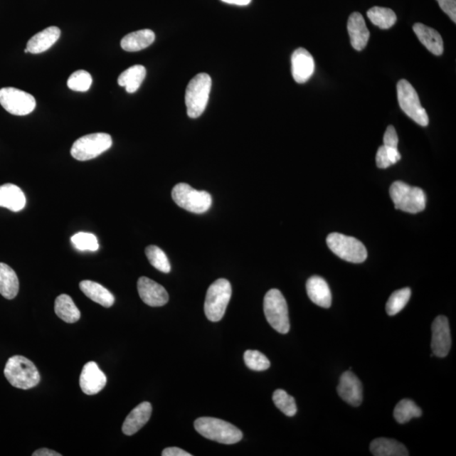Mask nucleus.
Listing matches in <instances>:
<instances>
[{"instance_id": "43", "label": "nucleus", "mask_w": 456, "mask_h": 456, "mask_svg": "<svg viewBox=\"0 0 456 456\" xmlns=\"http://www.w3.org/2000/svg\"><path fill=\"white\" fill-rule=\"evenodd\" d=\"M25 53H29V52H28V51H27V49H26V48L25 49Z\"/></svg>"}, {"instance_id": "35", "label": "nucleus", "mask_w": 456, "mask_h": 456, "mask_svg": "<svg viewBox=\"0 0 456 456\" xmlns=\"http://www.w3.org/2000/svg\"><path fill=\"white\" fill-rule=\"evenodd\" d=\"M243 359L247 367L254 371H265L270 367L269 359L259 351H246Z\"/></svg>"}, {"instance_id": "13", "label": "nucleus", "mask_w": 456, "mask_h": 456, "mask_svg": "<svg viewBox=\"0 0 456 456\" xmlns=\"http://www.w3.org/2000/svg\"><path fill=\"white\" fill-rule=\"evenodd\" d=\"M137 288L139 297L144 304L151 307H161L168 304L169 296L166 289L152 281V279L142 277L138 280Z\"/></svg>"}, {"instance_id": "8", "label": "nucleus", "mask_w": 456, "mask_h": 456, "mask_svg": "<svg viewBox=\"0 0 456 456\" xmlns=\"http://www.w3.org/2000/svg\"><path fill=\"white\" fill-rule=\"evenodd\" d=\"M264 312L268 323L279 333L287 334L290 329L288 308L285 297L277 289H272L264 299Z\"/></svg>"}, {"instance_id": "39", "label": "nucleus", "mask_w": 456, "mask_h": 456, "mask_svg": "<svg viewBox=\"0 0 456 456\" xmlns=\"http://www.w3.org/2000/svg\"><path fill=\"white\" fill-rule=\"evenodd\" d=\"M445 13L450 17L455 23L456 22V0H437Z\"/></svg>"}, {"instance_id": "38", "label": "nucleus", "mask_w": 456, "mask_h": 456, "mask_svg": "<svg viewBox=\"0 0 456 456\" xmlns=\"http://www.w3.org/2000/svg\"><path fill=\"white\" fill-rule=\"evenodd\" d=\"M376 164L378 169H382L389 168L393 165L385 146L378 148L376 154Z\"/></svg>"}, {"instance_id": "32", "label": "nucleus", "mask_w": 456, "mask_h": 456, "mask_svg": "<svg viewBox=\"0 0 456 456\" xmlns=\"http://www.w3.org/2000/svg\"><path fill=\"white\" fill-rule=\"evenodd\" d=\"M146 255L153 267L164 273H169L171 272V265L168 257L159 247L155 245L148 246L146 248Z\"/></svg>"}, {"instance_id": "23", "label": "nucleus", "mask_w": 456, "mask_h": 456, "mask_svg": "<svg viewBox=\"0 0 456 456\" xmlns=\"http://www.w3.org/2000/svg\"><path fill=\"white\" fill-rule=\"evenodd\" d=\"M155 33L150 29H144L126 35L121 40V48L127 52H138L154 43Z\"/></svg>"}, {"instance_id": "4", "label": "nucleus", "mask_w": 456, "mask_h": 456, "mask_svg": "<svg viewBox=\"0 0 456 456\" xmlns=\"http://www.w3.org/2000/svg\"><path fill=\"white\" fill-rule=\"evenodd\" d=\"M390 195L397 210L416 214L425 209L426 196L422 189L396 181L391 186Z\"/></svg>"}, {"instance_id": "29", "label": "nucleus", "mask_w": 456, "mask_h": 456, "mask_svg": "<svg viewBox=\"0 0 456 456\" xmlns=\"http://www.w3.org/2000/svg\"><path fill=\"white\" fill-rule=\"evenodd\" d=\"M367 16L373 25L383 30L390 29L397 21L396 13L389 8L373 7L367 12Z\"/></svg>"}, {"instance_id": "20", "label": "nucleus", "mask_w": 456, "mask_h": 456, "mask_svg": "<svg viewBox=\"0 0 456 456\" xmlns=\"http://www.w3.org/2000/svg\"><path fill=\"white\" fill-rule=\"evenodd\" d=\"M60 29L57 26H51L33 36L26 45V49L33 54L46 52L60 39Z\"/></svg>"}, {"instance_id": "28", "label": "nucleus", "mask_w": 456, "mask_h": 456, "mask_svg": "<svg viewBox=\"0 0 456 456\" xmlns=\"http://www.w3.org/2000/svg\"><path fill=\"white\" fill-rule=\"evenodd\" d=\"M54 310L58 317L66 323L74 324L80 318V310L69 295L58 296L54 304Z\"/></svg>"}, {"instance_id": "19", "label": "nucleus", "mask_w": 456, "mask_h": 456, "mask_svg": "<svg viewBox=\"0 0 456 456\" xmlns=\"http://www.w3.org/2000/svg\"><path fill=\"white\" fill-rule=\"evenodd\" d=\"M306 288L309 299L314 304L324 309H328L332 306V292L326 280L318 277V275H314L308 280Z\"/></svg>"}, {"instance_id": "22", "label": "nucleus", "mask_w": 456, "mask_h": 456, "mask_svg": "<svg viewBox=\"0 0 456 456\" xmlns=\"http://www.w3.org/2000/svg\"><path fill=\"white\" fill-rule=\"evenodd\" d=\"M26 202L23 191L16 185L6 184L0 186V206L18 212L24 209Z\"/></svg>"}, {"instance_id": "33", "label": "nucleus", "mask_w": 456, "mask_h": 456, "mask_svg": "<svg viewBox=\"0 0 456 456\" xmlns=\"http://www.w3.org/2000/svg\"><path fill=\"white\" fill-rule=\"evenodd\" d=\"M273 401L275 406L286 416L293 417L297 413L296 401L285 391H275L273 394Z\"/></svg>"}, {"instance_id": "2", "label": "nucleus", "mask_w": 456, "mask_h": 456, "mask_svg": "<svg viewBox=\"0 0 456 456\" xmlns=\"http://www.w3.org/2000/svg\"><path fill=\"white\" fill-rule=\"evenodd\" d=\"M196 430L210 440L234 445L243 439V433L232 423L215 418H200L195 422Z\"/></svg>"}, {"instance_id": "9", "label": "nucleus", "mask_w": 456, "mask_h": 456, "mask_svg": "<svg viewBox=\"0 0 456 456\" xmlns=\"http://www.w3.org/2000/svg\"><path fill=\"white\" fill-rule=\"evenodd\" d=\"M112 139L110 134L95 133L85 135L75 141L71 147V156L84 161L94 159L110 149Z\"/></svg>"}, {"instance_id": "30", "label": "nucleus", "mask_w": 456, "mask_h": 456, "mask_svg": "<svg viewBox=\"0 0 456 456\" xmlns=\"http://www.w3.org/2000/svg\"><path fill=\"white\" fill-rule=\"evenodd\" d=\"M422 410L412 400L403 399L396 405L394 410V418L397 423L405 424L414 418L422 416Z\"/></svg>"}, {"instance_id": "34", "label": "nucleus", "mask_w": 456, "mask_h": 456, "mask_svg": "<svg viewBox=\"0 0 456 456\" xmlns=\"http://www.w3.org/2000/svg\"><path fill=\"white\" fill-rule=\"evenodd\" d=\"M92 84V75L85 70L74 72L68 80V88L72 91L85 92L91 88Z\"/></svg>"}, {"instance_id": "31", "label": "nucleus", "mask_w": 456, "mask_h": 456, "mask_svg": "<svg viewBox=\"0 0 456 456\" xmlns=\"http://www.w3.org/2000/svg\"><path fill=\"white\" fill-rule=\"evenodd\" d=\"M412 295L409 287L400 289L392 293L386 304V312L390 316H394L403 310Z\"/></svg>"}, {"instance_id": "14", "label": "nucleus", "mask_w": 456, "mask_h": 456, "mask_svg": "<svg viewBox=\"0 0 456 456\" xmlns=\"http://www.w3.org/2000/svg\"><path fill=\"white\" fill-rule=\"evenodd\" d=\"M106 383L105 373L96 363L89 362L84 365L80 376V386L85 394L96 395L105 387Z\"/></svg>"}, {"instance_id": "12", "label": "nucleus", "mask_w": 456, "mask_h": 456, "mask_svg": "<svg viewBox=\"0 0 456 456\" xmlns=\"http://www.w3.org/2000/svg\"><path fill=\"white\" fill-rule=\"evenodd\" d=\"M451 335L448 319L440 315L432 324L431 349L433 355L445 358L449 354L451 347Z\"/></svg>"}, {"instance_id": "7", "label": "nucleus", "mask_w": 456, "mask_h": 456, "mask_svg": "<svg viewBox=\"0 0 456 456\" xmlns=\"http://www.w3.org/2000/svg\"><path fill=\"white\" fill-rule=\"evenodd\" d=\"M171 197L179 207L196 214L205 213L212 204V198L208 192L198 191L184 183L175 185Z\"/></svg>"}, {"instance_id": "11", "label": "nucleus", "mask_w": 456, "mask_h": 456, "mask_svg": "<svg viewBox=\"0 0 456 456\" xmlns=\"http://www.w3.org/2000/svg\"><path fill=\"white\" fill-rule=\"evenodd\" d=\"M0 105L11 115H28L37 106L36 99L29 93L14 88L0 89Z\"/></svg>"}, {"instance_id": "36", "label": "nucleus", "mask_w": 456, "mask_h": 456, "mask_svg": "<svg viewBox=\"0 0 456 456\" xmlns=\"http://www.w3.org/2000/svg\"><path fill=\"white\" fill-rule=\"evenodd\" d=\"M72 245L80 251H97L99 243L96 236L92 233H78L71 238Z\"/></svg>"}, {"instance_id": "17", "label": "nucleus", "mask_w": 456, "mask_h": 456, "mask_svg": "<svg viewBox=\"0 0 456 456\" xmlns=\"http://www.w3.org/2000/svg\"><path fill=\"white\" fill-rule=\"evenodd\" d=\"M152 413V406L150 403L144 401V403L139 404L137 408L131 410L124 420L123 427H122L124 435L131 436L141 430L150 420Z\"/></svg>"}, {"instance_id": "5", "label": "nucleus", "mask_w": 456, "mask_h": 456, "mask_svg": "<svg viewBox=\"0 0 456 456\" xmlns=\"http://www.w3.org/2000/svg\"><path fill=\"white\" fill-rule=\"evenodd\" d=\"M232 297L231 284L226 279H218L207 290L205 313L211 322H218L223 318Z\"/></svg>"}, {"instance_id": "18", "label": "nucleus", "mask_w": 456, "mask_h": 456, "mask_svg": "<svg viewBox=\"0 0 456 456\" xmlns=\"http://www.w3.org/2000/svg\"><path fill=\"white\" fill-rule=\"evenodd\" d=\"M351 46L356 51H362L367 46L370 33L366 26L364 18L359 12L352 13L347 22Z\"/></svg>"}, {"instance_id": "24", "label": "nucleus", "mask_w": 456, "mask_h": 456, "mask_svg": "<svg viewBox=\"0 0 456 456\" xmlns=\"http://www.w3.org/2000/svg\"><path fill=\"white\" fill-rule=\"evenodd\" d=\"M80 289L90 299L105 308H110L115 304L114 295L101 284L92 281H83L80 283Z\"/></svg>"}, {"instance_id": "26", "label": "nucleus", "mask_w": 456, "mask_h": 456, "mask_svg": "<svg viewBox=\"0 0 456 456\" xmlns=\"http://www.w3.org/2000/svg\"><path fill=\"white\" fill-rule=\"evenodd\" d=\"M19 292V280L10 266L0 263V295L6 299H13Z\"/></svg>"}, {"instance_id": "25", "label": "nucleus", "mask_w": 456, "mask_h": 456, "mask_svg": "<svg viewBox=\"0 0 456 456\" xmlns=\"http://www.w3.org/2000/svg\"><path fill=\"white\" fill-rule=\"evenodd\" d=\"M370 451L376 456H408V449L395 440L378 438L370 444Z\"/></svg>"}, {"instance_id": "41", "label": "nucleus", "mask_w": 456, "mask_h": 456, "mask_svg": "<svg viewBox=\"0 0 456 456\" xmlns=\"http://www.w3.org/2000/svg\"><path fill=\"white\" fill-rule=\"evenodd\" d=\"M33 456H61L60 453H57L56 451L49 450L47 448H43L35 451L33 454Z\"/></svg>"}, {"instance_id": "37", "label": "nucleus", "mask_w": 456, "mask_h": 456, "mask_svg": "<svg viewBox=\"0 0 456 456\" xmlns=\"http://www.w3.org/2000/svg\"><path fill=\"white\" fill-rule=\"evenodd\" d=\"M399 139L394 126L390 125L383 135V146L389 148H398Z\"/></svg>"}, {"instance_id": "27", "label": "nucleus", "mask_w": 456, "mask_h": 456, "mask_svg": "<svg viewBox=\"0 0 456 456\" xmlns=\"http://www.w3.org/2000/svg\"><path fill=\"white\" fill-rule=\"evenodd\" d=\"M147 76V70L143 65H137L129 68L120 75L117 83L122 88H124L126 92L134 93L141 88V85Z\"/></svg>"}, {"instance_id": "15", "label": "nucleus", "mask_w": 456, "mask_h": 456, "mask_svg": "<svg viewBox=\"0 0 456 456\" xmlns=\"http://www.w3.org/2000/svg\"><path fill=\"white\" fill-rule=\"evenodd\" d=\"M337 392L341 398L351 405L359 406L362 403V383L354 373L346 371L342 374Z\"/></svg>"}, {"instance_id": "6", "label": "nucleus", "mask_w": 456, "mask_h": 456, "mask_svg": "<svg viewBox=\"0 0 456 456\" xmlns=\"http://www.w3.org/2000/svg\"><path fill=\"white\" fill-rule=\"evenodd\" d=\"M327 245L334 254L351 263H363L367 260L368 252L362 242L346 235L333 233L328 235Z\"/></svg>"}, {"instance_id": "3", "label": "nucleus", "mask_w": 456, "mask_h": 456, "mask_svg": "<svg viewBox=\"0 0 456 456\" xmlns=\"http://www.w3.org/2000/svg\"><path fill=\"white\" fill-rule=\"evenodd\" d=\"M211 84V76L206 73L198 74L189 81L185 93V105L187 115L191 119H197L206 110Z\"/></svg>"}, {"instance_id": "1", "label": "nucleus", "mask_w": 456, "mask_h": 456, "mask_svg": "<svg viewBox=\"0 0 456 456\" xmlns=\"http://www.w3.org/2000/svg\"><path fill=\"white\" fill-rule=\"evenodd\" d=\"M4 373L12 386L21 390H30L37 386L41 379L35 364L22 356H14L9 359Z\"/></svg>"}, {"instance_id": "21", "label": "nucleus", "mask_w": 456, "mask_h": 456, "mask_svg": "<svg viewBox=\"0 0 456 456\" xmlns=\"http://www.w3.org/2000/svg\"><path fill=\"white\" fill-rule=\"evenodd\" d=\"M413 31L420 42L428 48V51L437 56H440L443 53V39L436 30L422 23H416L413 26Z\"/></svg>"}, {"instance_id": "10", "label": "nucleus", "mask_w": 456, "mask_h": 456, "mask_svg": "<svg viewBox=\"0 0 456 456\" xmlns=\"http://www.w3.org/2000/svg\"><path fill=\"white\" fill-rule=\"evenodd\" d=\"M397 96H398L399 105L410 119L423 127H426L430 120L427 112L420 102L416 90L413 85L406 80H401L397 84Z\"/></svg>"}, {"instance_id": "16", "label": "nucleus", "mask_w": 456, "mask_h": 456, "mask_svg": "<svg viewBox=\"0 0 456 456\" xmlns=\"http://www.w3.org/2000/svg\"><path fill=\"white\" fill-rule=\"evenodd\" d=\"M314 58L305 48H297L292 56V73L297 83L304 84L314 72Z\"/></svg>"}, {"instance_id": "42", "label": "nucleus", "mask_w": 456, "mask_h": 456, "mask_svg": "<svg viewBox=\"0 0 456 456\" xmlns=\"http://www.w3.org/2000/svg\"><path fill=\"white\" fill-rule=\"evenodd\" d=\"M222 1L230 4H236V6H245L250 4L251 0H222Z\"/></svg>"}, {"instance_id": "40", "label": "nucleus", "mask_w": 456, "mask_h": 456, "mask_svg": "<svg viewBox=\"0 0 456 456\" xmlns=\"http://www.w3.org/2000/svg\"><path fill=\"white\" fill-rule=\"evenodd\" d=\"M162 456H191V454L187 452L182 449L177 448V447H170L166 448L161 453Z\"/></svg>"}]
</instances>
